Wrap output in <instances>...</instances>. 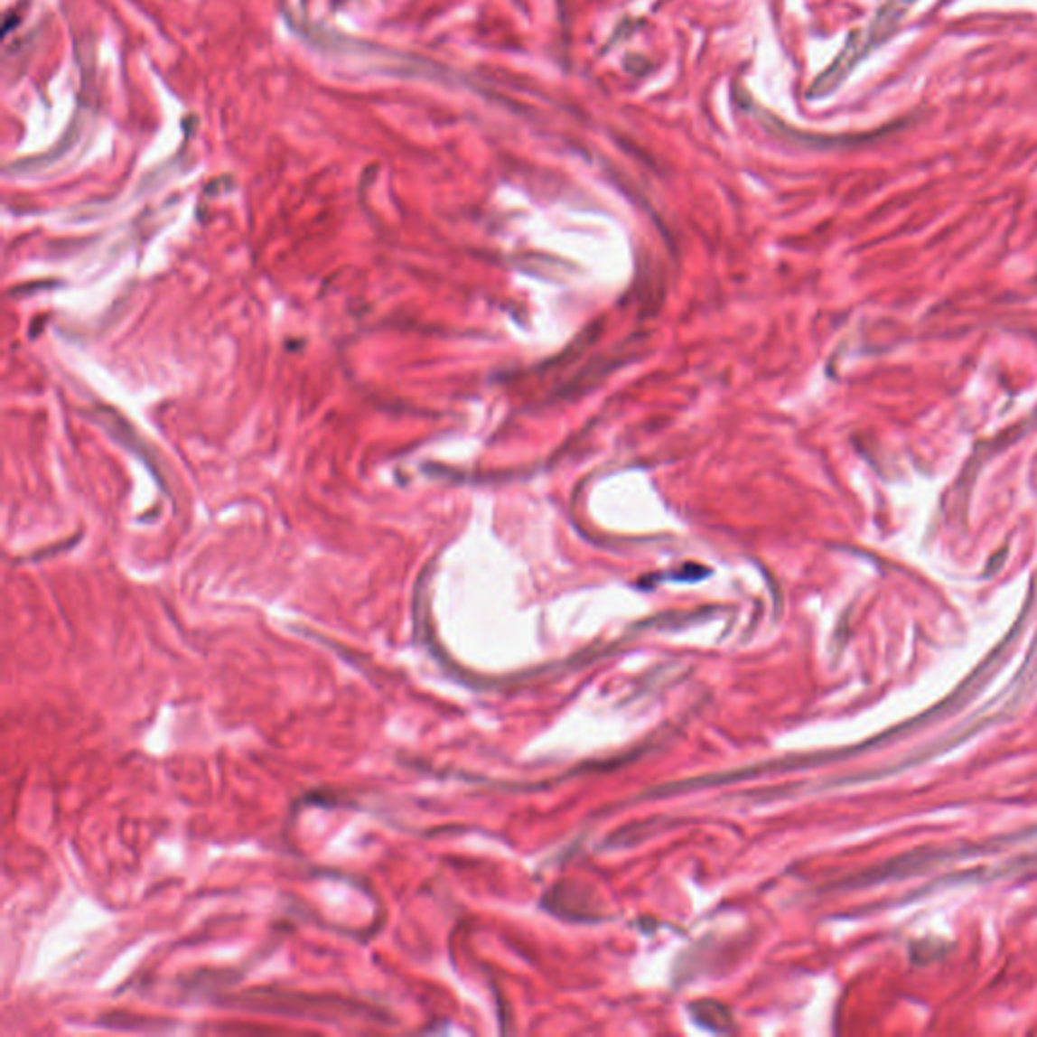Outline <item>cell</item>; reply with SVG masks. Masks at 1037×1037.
<instances>
[{"label": "cell", "mask_w": 1037, "mask_h": 1037, "mask_svg": "<svg viewBox=\"0 0 1037 1037\" xmlns=\"http://www.w3.org/2000/svg\"><path fill=\"white\" fill-rule=\"evenodd\" d=\"M869 51H872V49L867 45L865 33L859 31L851 33L847 43H845L841 53L837 55V60L831 63V67H827V70L813 81V86L808 88L807 98L823 99L827 96H831L833 91H837L841 88V83L849 78V73L855 70L857 63L864 60Z\"/></svg>", "instance_id": "obj_1"}, {"label": "cell", "mask_w": 1037, "mask_h": 1037, "mask_svg": "<svg viewBox=\"0 0 1037 1037\" xmlns=\"http://www.w3.org/2000/svg\"><path fill=\"white\" fill-rule=\"evenodd\" d=\"M916 3L918 0H883V5L880 6V11H877L872 27L865 33L869 49H875L885 43V41L898 31L902 19H904L906 13Z\"/></svg>", "instance_id": "obj_2"}]
</instances>
